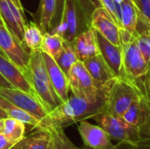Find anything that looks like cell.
I'll list each match as a JSON object with an SVG mask.
<instances>
[{"mask_svg":"<svg viewBox=\"0 0 150 149\" xmlns=\"http://www.w3.org/2000/svg\"><path fill=\"white\" fill-rule=\"evenodd\" d=\"M104 106V99L91 103L72 95L69 97L67 101L48 112L47 117L50 125L64 129L82 120L91 119L96 114L103 112Z\"/></svg>","mask_w":150,"mask_h":149,"instance_id":"6da1fadb","label":"cell"},{"mask_svg":"<svg viewBox=\"0 0 150 149\" xmlns=\"http://www.w3.org/2000/svg\"><path fill=\"white\" fill-rule=\"evenodd\" d=\"M95 9L90 0H66L62 20L50 32L71 42L78 34L91 27V14Z\"/></svg>","mask_w":150,"mask_h":149,"instance_id":"7a4b0ae2","label":"cell"},{"mask_svg":"<svg viewBox=\"0 0 150 149\" xmlns=\"http://www.w3.org/2000/svg\"><path fill=\"white\" fill-rule=\"evenodd\" d=\"M29 53V73L25 78L33 86L39 101L50 112L62 102L49 80L41 51Z\"/></svg>","mask_w":150,"mask_h":149,"instance_id":"3957f363","label":"cell"},{"mask_svg":"<svg viewBox=\"0 0 150 149\" xmlns=\"http://www.w3.org/2000/svg\"><path fill=\"white\" fill-rule=\"evenodd\" d=\"M142 96H144L142 90L133 81L123 76H117L106 88L104 111L122 117L133 102Z\"/></svg>","mask_w":150,"mask_h":149,"instance_id":"277c9868","label":"cell"},{"mask_svg":"<svg viewBox=\"0 0 150 149\" xmlns=\"http://www.w3.org/2000/svg\"><path fill=\"white\" fill-rule=\"evenodd\" d=\"M120 37L122 48V76L133 81L142 91V83L149 74V68L138 47L136 37L123 29H121Z\"/></svg>","mask_w":150,"mask_h":149,"instance_id":"5b68a950","label":"cell"},{"mask_svg":"<svg viewBox=\"0 0 150 149\" xmlns=\"http://www.w3.org/2000/svg\"><path fill=\"white\" fill-rule=\"evenodd\" d=\"M91 119L110 135L111 139L135 149L139 140V133L122 117L114 116L103 111Z\"/></svg>","mask_w":150,"mask_h":149,"instance_id":"8992f818","label":"cell"},{"mask_svg":"<svg viewBox=\"0 0 150 149\" xmlns=\"http://www.w3.org/2000/svg\"><path fill=\"white\" fill-rule=\"evenodd\" d=\"M0 97L6 99L32 115L40 121L44 128H48L51 126L47 117L48 112L42 104L27 92L12 87H0Z\"/></svg>","mask_w":150,"mask_h":149,"instance_id":"52a82bcc","label":"cell"},{"mask_svg":"<svg viewBox=\"0 0 150 149\" xmlns=\"http://www.w3.org/2000/svg\"><path fill=\"white\" fill-rule=\"evenodd\" d=\"M67 77L69 90L72 92V95L91 103L104 99L99 95L83 61H77L69 69Z\"/></svg>","mask_w":150,"mask_h":149,"instance_id":"ba28073f","label":"cell"},{"mask_svg":"<svg viewBox=\"0 0 150 149\" xmlns=\"http://www.w3.org/2000/svg\"><path fill=\"white\" fill-rule=\"evenodd\" d=\"M0 50L4 55L13 62L25 76L29 73L30 53L9 32L3 20L0 18Z\"/></svg>","mask_w":150,"mask_h":149,"instance_id":"9c48e42d","label":"cell"},{"mask_svg":"<svg viewBox=\"0 0 150 149\" xmlns=\"http://www.w3.org/2000/svg\"><path fill=\"white\" fill-rule=\"evenodd\" d=\"M83 63L91 75L99 95L105 100L106 88L117 76L106 64L100 54L83 61Z\"/></svg>","mask_w":150,"mask_h":149,"instance_id":"30bf717a","label":"cell"},{"mask_svg":"<svg viewBox=\"0 0 150 149\" xmlns=\"http://www.w3.org/2000/svg\"><path fill=\"white\" fill-rule=\"evenodd\" d=\"M91 27L112 44L121 46V28L105 8L99 7L93 11Z\"/></svg>","mask_w":150,"mask_h":149,"instance_id":"8fae6325","label":"cell"},{"mask_svg":"<svg viewBox=\"0 0 150 149\" xmlns=\"http://www.w3.org/2000/svg\"><path fill=\"white\" fill-rule=\"evenodd\" d=\"M79 134L86 147L91 149H120L112 143L110 135L98 125L82 120L78 125Z\"/></svg>","mask_w":150,"mask_h":149,"instance_id":"7c38bea8","label":"cell"},{"mask_svg":"<svg viewBox=\"0 0 150 149\" xmlns=\"http://www.w3.org/2000/svg\"><path fill=\"white\" fill-rule=\"evenodd\" d=\"M0 75L11 84L12 88H16L25 92H27L28 94L32 95L33 97L38 99L33 86L25 78V76L23 75L21 70L7 57L2 55L1 54H0Z\"/></svg>","mask_w":150,"mask_h":149,"instance_id":"4fadbf2b","label":"cell"},{"mask_svg":"<svg viewBox=\"0 0 150 149\" xmlns=\"http://www.w3.org/2000/svg\"><path fill=\"white\" fill-rule=\"evenodd\" d=\"M122 118L140 133L150 123V101L144 96L137 98L123 114Z\"/></svg>","mask_w":150,"mask_h":149,"instance_id":"5bb4252c","label":"cell"},{"mask_svg":"<svg viewBox=\"0 0 150 149\" xmlns=\"http://www.w3.org/2000/svg\"><path fill=\"white\" fill-rule=\"evenodd\" d=\"M41 54L52 86L54 87L58 97L63 103L67 101L69 97V87L67 75L61 69L54 58L43 52H41Z\"/></svg>","mask_w":150,"mask_h":149,"instance_id":"9a60e30c","label":"cell"},{"mask_svg":"<svg viewBox=\"0 0 150 149\" xmlns=\"http://www.w3.org/2000/svg\"><path fill=\"white\" fill-rule=\"evenodd\" d=\"M70 43L78 61H83L100 54L96 31L92 27L78 34Z\"/></svg>","mask_w":150,"mask_h":149,"instance_id":"2e32d148","label":"cell"},{"mask_svg":"<svg viewBox=\"0 0 150 149\" xmlns=\"http://www.w3.org/2000/svg\"><path fill=\"white\" fill-rule=\"evenodd\" d=\"M96 31V30H95ZM98 49L101 56L117 76H122V48L105 39L96 31Z\"/></svg>","mask_w":150,"mask_h":149,"instance_id":"e0dca14e","label":"cell"},{"mask_svg":"<svg viewBox=\"0 0 150 149\" xmlns=\"http://www.w3.org/2000/svg\"><path fill=\"white\" fill-rule=\"evenodd\" d=\"M119 10L122 29L136 37L138 34L137 25L139 20V11L134 1L119 0Z\"/></svg>","mask_w":150,"mask_h":149,"instance_id":"ac0fdd59","label":"cell"},{"mask_svg":"<svg viewBox=\"0 0 150 149\" xmlns=\"http://www.w3.org/2000/svg\"><path fill=\"white\" fill-rule=\"evenodd\" d=\"M49 141L48 128H35V131L25 135L11 149H47Z\"/></svg>","mask_w":150,"mask_h":149,"instance_id":"d6986e66","label":"cell"},{"mask_svg":"<svg viewBox=\"0 0 150 149\" xmlns=\"http://www.w3.org/2000/svg\"><path fill=\"white\" fill-rule=\"evenodd\" d=\"M0 17L9 32L24 46L23 30L20 28L17 18L11 8L9 0H0ZM25 47V46H24Z\"/></svg>","mask_w":150,"mask_h":149,"instance_id":"ffe728a7","label":"cell"},{"mask_svg":"<svg viewBox=\"0 0 150 149\" xmlns=\"http://www.w3.org/2000/svg\"><path fill=\"white\" fill-rule=\"evenodd\" d=\"M0 107L5 112L8 118H11L23 122L25 125L32 126L33 128H40L43 127L39 120L33 118L32 115L27 113L26 112L23 111L22 109L18 108V106L14 105L11 102L7 101L6 99L0 97ZM44 128V127H43Z\"/></svg>","mask_w":150,"mask_h":149,"instance_id":"44dd1931","label":"cell"},{"mask_svg":"<svg viewBox=\"0 0 150 149\" xmlns=\"http://www.w3.org/2000/svg\"><path fill=\"white\" fill-rule=\"evenodd\" d=\"M43 33L41 28L35 22L25 23L23 33L25 47L28 48L30 52L41 51Z\"/></svg>","mask_w":150,"mask_h":149,"instance_id":"7402d4cb","label":"cell"},{"mask_svg":"<svg viewBox=\"0 0 150 149\" xmlns=\"http://www.w3.org/2000/svg\"><path fill=\"white\" fill-rule=\"evenodd\" d=\"M50 141L47 149H80L68 138L64 129L51 125L49 127Z\"/></svg>","mask_w":150,"mask_h":149,"instance_id":"603a6c76","label":"cell"},{"mask_svg":"<svg viewBox=\"0 0 150 149\" xmlns=\"http://www.w3.org/2000/svg\"><path fill=\"white\" fill-rule=\"evenodd\" d=\"M54 61H56L58 66L61 68V69L66 75H68L71 67L78 61L70 42L64 40L62 48L60 54L54 58Z\"/></svg>","mask_w":150,"mask_h":149,"instance_id":"cb8c5ba5","label":"cell"},{"mask_svg":"<svg viewBox=\"0 0 150 149\" xmlns=\"http://www.w3.org/2000/svg\"><path fill=\"white\" fill-rule=\"evenodd\" d=\"M64 39L57 33L46 32L43 33L41 52L48 54L52 58H55L62 48Z\"/></svg>","mask_w":150,"mask_h":149,"instance_id":"d4e9b609","label":"cell"},{"mask_svg":"<svg viewBox=\"0 0 150 149\" xmlns=\"http://www.w3.org/2000/svg\"><path fill=\"white\" fill-rule=\"evenodd\" d=\"M25 124L23 122L11 118H6L4 119L3 133L9 140L18 142L25 136Z\"/></svg>","mask_w":150,"mask_h":149,"instance_id":"484cf974","label":"cell"},{"mask_svg":"<svg viewBox=\"0 0 150 149\" xmlns=\"http://www.w3.org/2000/svg\"><path fill=\"white\" fill-rule=\"evenodd\" d=\"M40 25L44 31L50 32L55 11V0H40Z\"/></svg>","mask_w":150,"mask_h":149,"instance_id":"4316f807","label":"cell"},{"mask_svg":"<svg viewBox=\"0 0 150 149\" xmlns=\"http://www.w3.org/2000/svg\"><path fill=\"white\" fill-rule=\"evenodd\" d=\"M144 27L142 30L137 29L138 34L136 36V41L150 71V27L146 25Z\"/></svg>","mask_w":150,"mask_h":149,"instance_id":"83f0119b","label":"cell"},{"mask_svg":"<svg viewBox=\"0 0 150 149\" xmlns=\"http://www.w3.org/2000/svg\"><path fill=\"white\" fill-rule=\"evenodd\" d=\"M138 11L139 20L150 27V0H133Z\"/></svg>","mask_w":150,"mask_h":149,"instance_id":"f1b7e54d","label":"cell"},{"mask_svg":"<svg viewBox=\"0 0 150 149\" xmlns=\"http://www.w3.org/2000/svg\"><path fill=\"white\" fill-rule=\"evenodd\" d=\"M65 2H66V0H55V11H54V15L53 18L50 32L53 31L60 24V22L62 20L63 10H64Z\"/></svg>","mask_w":150,"mask_h":149,"instance_id":"f546056e","label":"cell"},{"mask_svg":"<svg viewBox=\"0 0 150 149\" xmlns=\"http://www.w3.org/2000/svg\"><path fill=\"white\" fill-rule=\"evenodd\" d=\"M135 149H150V123L140 133Z\"/></svg>","mask_w":150,"mask_h":149,"instance_id":"4dcf8cb0","label":"cell"},{"mask_svg":"<svg viewBox=\"0 0 150 149\" xmlns=\"http://www.w3.org/2000/svg\"><path fill=\"white\" fill-rule=\"evenodd\" d=\"M16 143L9 140L3 133H0V149H11Z\"/></svg>","mask_w":150,"mask_h":149,"instance_id":"1f68e13d","label":"cell"},{"mask_svg":"<svg viewBox=\"0 0 150 149\" xmlns=\"http://www.w3.org/2000/svg\"><path fill=\"white\" fill-rule=\"evenodd\" d=\"M142 92L144 96L150 101V71L142 83Z\"/></svg>","mask_w":150,"mask_h":149,"instance_id":"d6a6232c","label":"cell"},{"mask_svg":"<svg viewBox=\"0 0 150 149\" xmlns=\"http://www.w3.org/2000/svg\"><path fill=\"white\" fill-rule=\"evenodd\" d=\"M22 13H24V10H23V5L21 4V1L20 0H10Z\"/></svg>","mask_w":150,"mask_h":149,"instance_id":"836d02e7","label":"cell"},{"mask_svg":"<svg viewBox=\"0 0 150 149\" xmlns=\"http://www.w3.org/2000/svg\"><path fill=\"white\" fill-rule=\"evenodd\" d=\"M0 87H11V84L0 75Z\"/></svg>","mask_w":150,"mask_h":149,"instance_id":"e575fe53","label":"cell"},{"mask_svg":"<svg viewBox=\"0 0 150 149\" xmlns=\"http://www.w3.org/2000/svg\"><path fill=\"white\" fill-rule=\"evenodd\" d=\"M91 3L94 5L95 8H99V7H102V4L100 3V0H90Z\"/></svg>","mask_w":150,"mask_h":149,"instance_id":"d590c367","label":"cell"},{"mask_svg":"<svg viewBox=\"0 0 150 149\" xmlns=\"http://www.w3.org/2000/svg\"><path fill=\"white\" fill-rule=\"evenodd\" d=\"M6 118H8L7 114H6L5 112L0 107V119H6Z\"/></svg>","mask_w":150,"mask_h":149,"instance_id":"8d00e7d4","label":"cell"},{"mask_svg":"<svg viewBox=\"0 0 150 149\" xmlns=\"http://www.w3.org/2000/svg\"><path fill=\"white\" fill-rule=\"evenodd\" d=\"M4 129V119H0V133H3Z\"/></svg>","mask_w":150,"mask_h":149,"instance_id":"74e56055","label":"cell"},{"mask_svg":"<svg viewBox=\"0 0 150 149\" xmlns=\"http://www.w3.org/2000/svg\"><path fill=\"white\" fill-rule=\"evenodd\" d=\"M0 54H2V55H4V54H3V52H2V51H1V50H0Z\"/></svg>","mask_w":150,"mask_h":149,"instance_id":"f35d334b","label":"cell"},{"mask_svg":"<svg viewBox=\"0 0 150 149\" xmlns=\"http://www.w3.org/2000/svg\"><path fill=\"white\" fill-rule=\"evenodd\" d=\"M0 18H1V17H0Z\"/></svg>","mask_w":150,"mask_h":149,"instance_id":"ab89813d","label":"cell"}]
</instances>
